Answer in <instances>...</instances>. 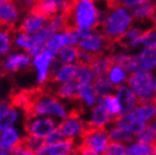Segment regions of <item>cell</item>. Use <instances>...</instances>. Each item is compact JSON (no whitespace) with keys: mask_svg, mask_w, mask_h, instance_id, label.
<instances>
[{"mask_svg":"<svg viewBox=\"0 0 156 155\" xmlns=\"http://www.w3.org/2000/svg\"><path fill=\"white\" fill-rule=\"evenodd\" d=\"M64 13L68 18V28L72 29H98L105 19V15L96 7L95 0H72L69 10Z\"/></svg>","mask_w":156,"mask_h":155,"instance_id":"cell-1","label":"cell"},{"mask_svg":"<svg viewBox=\"0 0 156 155\" xmlns=\"http://www.w3.org/2000/svg\"><path fill=\"white\" fill-rule=\"evenodd\" d=\"M70 112L71 111L68 110L64 101L58 98L54 93L39 92L33 96L28 114L48 116L60 122L69 115Z\"/></svg>","mask_w":156,"mask_h":155,"instance_id":"cell-2","label":"cell"},{"mask_svg":"<svg viewBox=\"0 0 156 155\" xmlns=\"http://www.w3.org/2000/svg\"><path fill=\"white\" fill-rule=\"evenodd\" d=\"M132 21V13L126 9V7H113L110 8V12L105 16V19L101 26V31L110 41L115 45L117 39L129 29Z\"/></svg>","mask_w":156,"mask_h":155,"instance_id":"cell-3","label":"cell"},{"mask_svg":"<svg viewBox=\"0 0 156 155\" xmlns=\"http://www.w3.org/2000/svg\"><path fill=\"white\" fill-rule=\"evenodd\" d=\"M57 61V53L48 48H44L31 59V69H32L36 82L40 87H44L52 79L54 63Z\"/></svg>","mask_w":156,"mask_h":155,"instance_id":"cell-4","label":"cell"},{"mask_svg":"<svg viewBox=\"0 0 156 155\" xmlns=\"http://www.w3.org/2000/svg\"><path fill=\"white\" fill-rule=\"evenodd\" d=\"M127 83L132 87L137 96V105L156 100V90L154 89L153 78L151 73L133 72L129 75Z\"/></svg>","mask_w":156,"mask_h":155,"instance_id":"cell-5","label":"cell"},{"mask_svg":"<svg viewBox=\"0 0 156 155\" xmlns=\"http://www.w3.org/2000/svg\"><path fill=\"white\" fill-rule=\"evenodd\" d=\"M87 124L82 119V110L73 109L69 115L59 122V128L66 140H71L79 143Z\"/></svg>","mask_w":156,"mask_h":155,"instance_id":"cell-6","label":"cell"},{"mask_svg":"<svg viewBox=\"0 0 156 155\" xmlns=\"http://www.w3.org/2000/svg\"><path fill=\"white\" fill-rule=\"evenodd\" d=\"M108 142H110V139H108V128L87 125L81 140L79 141L78 146L83 149H90L98 154L102 155Z\"/></svg>","mask_w":156,"mask_h":155,"instance_id":"cell-7","label":"cell"},{"mask_svg":"<svg viewBox=\"0 0 156 155\" xmlns=\"http://www.w3.org/2000/svg\"><path fill=\"white\" fill-rule=\"evenodd\" d=\"M58 124L57 120L52 117L28 114L24 122V132L26 135L45 140V137L57 128Z\"/></svg>","mask_w":156,"mask_h":155,"instance_id":"cell-8","label":"cell"},{"mask_svg":"<svg viewBox=\"0 0 156 155\" xmlns=\"http://www.w3.org/2000/svg\"><path fill=\"white\" fill-rule=\"evenodd\" d=\"M31 57L26 51L12 50L0 61V69L3 73L15 74L31 68Z\"/></svg>","mask_w":156,"mask_h":155,"instance_id":"cell-9","label":"cell"},{"mask_svg":"<svg viewBox=\"0 0 156 155\" xmlns=\"http://www.w3.org/2000/svg\"><path fill=\"white\" fill-rule=\"evenodd\" d=\"M114 45L106 38L102 31H99L96 29L91 36L80 40L78 43L79 49L100 56V54H104V52L110 51L112 49V45Z\"/></svg>","mask_w":156,"mask_h":155,"instance_id":"cell-10","label":"cell"},{"mask_svg":"<svg viewBox=\"0 0 156 155\" xmlns=\"http://www.w3.org/2000/svg\"><path fill=\"white\" fill-rule=\"evenodd\" d=\"M49 18H47L41 12L36 10L34 8H30V10L23 16L19 23V30L29 34H34L39 32L42 28L47 26Z\"/></svg>","mask_w":156,"mask_h":155,"instance_id":"cell-11","label":"cell"},{"mask_svg":"<svg viewBox=\"0 0 156 155\" xmlns=\"http://www.w3.org/2000/svg\"><path fill=\"white\" fill-rule=\"evenodd\" d=\"M23 111L12 104V102L0 100V131L8 126L17 125L22 119Z\"/></svg>","mask_w":156,"mask_h":155,"instance_id":"cell-12","label":"cell"},{"mask_svg":"<svg viewBox=\"0 0 156 155\" xmlns=\"http://www.w3.org/2000/svg\"><path fill=\"white\" fill-rule=\"evenodd\" d=\"M78 149V143L71 140H62L57 143H43L34 155H70Z\"/></svg>","mask_w":156,"mask_h":155,"instance_id":"cell-13","label":"cell"},{"mask_svg":"<svg viewBox=\"0 0 156 155\" xmlns=\"http://www.w3.org/2000/svg\"><path fill=\"white\" fill-rule=\"evenodd\" d=\"M26 132L22 131L18 125L8 126L6 128H2L0 131V145L5 146L6 149L13 150L19 146L21 143H23Z\"/></svg>","mask_w":156,"mask_h":155,"instance_id":"cell-14","label":"cell"},{"mask_svg":"<svg viewBox=\"0 0 156 155\" xmlns=\"http://www.w3.org/2000/svg\"><path fill=\"white\" fill-rule=\"evenodd\" d=\"M20 19V9L13 1H9L0 6V28L12 29Z\"/></svg>","mask_w":156,"mask_h":155,"instance_id":"cell-15","label":"cell"},{"mask_svg":"<svg viewBox=\"0 0 156 155\" xmlns=\"http://www.w3.org/2000/svg\"><path fill=\"white\" fill-rule=\"evenodd\" d=\"M76 71H78V63H75V64H63V63L59 62L57 59L53 67L51 81L54 84H61L75 80Z\"/></svg>","mask_w":156,"mask_h":155,"instance_id":"cell-16","label":"cell"},{"mask_svg":"<svg viewBox=\"0 0 156 155\" xmlns=\"http://www.w3.org/2000/svg\"><path fill=\"white\" fill-rule=\"evenodd\" d=\"M156 67V49L146 48L138 57H133L131 71L138 73Z\"/></svg>","mask_w":156,"mask_h":155,"instance_id":"cell-17","label":"cell"},{"mask_svg":"<svg viewBox=\"0 0 156 155\" xmlns=\"http://www.w3.org/2000/svg\"><path fill=\"white\" fill-rule=\"evenodd\" d=\"M117 98L121 103V114L122 116L129 114L135 105H137V98L127 85H117Z\"/></svg>","mask_w":156,"mask_h":155,"instance_id":"cell-18","label":"cell"},{"mask_svg":"<svg viewBox=\"0 0 156 155\" xmlns=\"http://www.w3.org/2000/svg\"><path fill=\"white\" fill-rule=\"evenodd\" d=\"M111 120L112 117L110 116L105 105L99 102L93 107H91L90 120L87 121V124L94 128H106V125L111 122Z\"/></svg>","mask_w":156,"mask_h":155,"instance_id":"cell-19","label":"cell"},{"mask_svg":"<svg viewBox=\"0 0 156 155\" xmlns=\"http://www.w3.org/2000/svg\"><path fill=\"white\" fill-rule=\"evenodd\" d=\"M79 83L75 80L69 81L66 83L55 84L53 93L64 102L78 101Z\"/></svg>","mask_w":156,"mask_h":155,"instance_id":"cell-20","label":"cell"},{"mask_svg":"<svg viewBox=\"0 0 156 155\" xmlns=\"http://www.w3.org/2000/svg\"><path fill=\"white\" fill-rule=\"evenodd\" d=\"M82 107H93L99 103V96L93 84H79L78 101Z\"/></svg>","mask_w":156,"mask_h":155,"instance_id":"cell-21","label":"cell"},{"mask_svg":"<svg viewBox=\"0 0 156 155\" xmlns=\"http://www.w3.org/2000/svg\"><path fill=\"white\" fill-rule=\"evenodd\" d=\"M99 102L105 105L106 110L108 111V113L112 115V120L111 122L113 124L120 121L122 119V114H121V103L119 98L113 94H106L104 96H101L99 98Z\"/></svg>","mask_w":156,"mask_h":155,"instance_id":"cell-22","label":"cell"},{"mask_svg":"<svg viewBox=\"0 0 156 155\" xmlns=\"http://www.w3.org/2000/svg\"><path fill=\"white\" fill-rule=\"evenodd\" d=\"M33 45H34V41H33L32 34L26 33L19 29L13 31V47L17 50L29 52Z\"/></svg>","mask_w":156,"mask_h":155,"instance_id":"cell-23","label":"cell"},{"mask_svg":"<svg viewBox=\"0 0 156 155\" xmlns=\"http://www.w3.org/2000/svg\"><path fill=\"white\" fill-rule=\"evenodd\" d=\"M13 32L8 28H0V61L13 50Z\"/></svg>","mask_w":156,"mask_h":155,"instance_id":"cell-24","label":"cell"},{"mask_svg":"<svg viewBox=\"0 0 156 155\" xmlns=\"http://www.w3.org/2000/svg\"><path fill=\"white\" fill-rule=\"evenodd\" d=\"M80 49L78 45H68L57 53V59L63 64H75L79 61Z\"/></svg>","mask_w":156,"mask_h":155,"instance_id":"cell-25","label":"cell"},{"mask_svg":"<svg viewBox=\"0 0 156 155\" xmlns=\"http://www.w3.org/2000/svg\"><path fill=\"white\" fill-rule=\"evenodd\" d=\"M136 137V134H134L132 131H129L127 128H113L111 130H108V139L110 141H123V142H129V143H132L134 142Z\"/></svg>","mask_w":156,"mask_h":155,"instance_id":"cell-26","label":"cell"},{"mask_svg":"<svg viewBox=\"0 0 156 155\" xmlns=\"http://www.w3.org/2000/svg\"><path fill=\"white\" fill-rule=\"evenodd\" d=\"M141 45H145L146 48L156 49V27L144 31L137 39L133 41L132 47H137Z\"/></svg>","mask_w":156,"mask_h":155,"instance_id":"cell-27","label":"cell"},{"mask_svg":"<svg viewBox=\"0 0 156 155\" xmlns=\"http://www.w3.org/2000/svg\"><path fill=\"white\" fill-rule=\"evenodd\" d=\"M93 87L98 96L101 98V96H104L106 94H111V92L114 90L115 85L112 83L108 75H105V77L95 78V80L93 82Z\"/></svg>","mask_w":156,"mask_h":155,"instance_id":"cell-28","label":"cell"},{"mask_svg":"<svg viewBox=\"0 0 156 155\" xmlns=\"http://www.w3.org/2000/svg\"><path fill=\"white\" fill-rule=\"evenodd\" d=\"M154 8H155V3H153L152 1H147V2L135 6L131 13H132L133 19L135 20H143L146 18L151 19L154 12Z\"/></svg>","mask_w":156,"mask_h":155,"instance_id":"cell-29","label":"cell"},{"mask_svg":"<svg viewBox=\"0 0 156 155\" xmlns=\"http://www.w3.org/2000/svg\"><path fill=\"white\" fill-rule=\"evenodd\" d=\"M33 96H34L33 93L28 92V91H21V92H18L16 96H12L11 102L12 104L21 109L22 111H29L31 103H32Z\"/></svg>","mask_w":156,"mask_h":155,"instance_id":"cell-30","label":"cell"},{"mask_svg":"<svg viewBox=\"0 0 156 155\" xmlns=\"http://www.w3.org/2000/svg\"><path fill=\"white\" fill-rule=\"evenodd\" d=\"M95 80L92 69L87 64H78V71L75 75V81L79 84H93Z\"/></svg>","mask_w":156,"mask_h":155,"instance_id":"cell-31","label":"cell"},{"mask_svg":"<svg viewBox=\"0 0 156 155\" xmlns=\"http://www.w3.org/2000/svg\"><path fill=\"white\" fill-rule=\"evenodd\" d=\"M55 33H57V31L52 28V26L49 23V21H48V23H47V26H45L44 28H42L39 32H37V33H34V34H32L34 45H45V43L48 42L49 39L51 38L53 34H55Z\"/></svg>","mask_w":156,"mask_h":155,"instance_id":"cell-32","label":"cell"},{"mask_svg":"<svg viewBox=\"0 0 156 155\" xmlns=\"http://www.w3.org/2000/svg\"><path fill=\"white\" fill-rule=\"evenodd\" d=\"M102 155H127L125 145L117 141H110Z\"/></svg>","mask_w":156,"mask_h":155,"instance_id":"cell-33","label":"cell"},{"mask_svg":"<svg viewBox=\"0 0 156 155\" xmlns=\"http://www.w3.org/2000/svg\"><path fill=\"white\" fill-rule=\"evenodd\" d=\"M127 155H152V145L138 142L127 147Z\"/></svg>","mask_w":156,"mask_h":155,"instance_id":"cell-34","label":"cell"},{"mask_svg":"<svg viewBox=\"0 0 156 155\" xmlns=\"http://www.w3.org/2000/svg\"><path fill=\"white\" fill-rule=\"evenodd\" d=\"M108 79L111 80V82L114 85H119L120 83H122L124 80H125L126 78V73L125 71H124L123 69L121 68V67L116 66V67H113V68L111 69V71L108 72Z\"/></svg>","mask_w":156,"mask_h":155,"instance_id":"cell-35","label":"cell"},{"mask_svg":"<svg viewBox=\"0 0 156 155\" xmlns=\"http://www.w3.org/2000/svg\"><path fill=\"white\" fill-rule=\"evenodd\" d=\"M137 139L140 142H143V143H147V144H153L154 143V130L151 125V123L146 124V126L144 128V130L138 133Z\"/></svg>","mask_w":156,"mask_h":155,"instance_id":"cell-36","label":"cell"},{"mask_svg":"<svg viewBox=\"0 0 156 155\" xmlns=\"http://www.w3.org/2000/svg\"><path fill=\"white\" fill-rule=\"evenodd\" d=\"M132 62H133L132 56H127V54H120V56H116V63H115V64L121 67L125 72L131 71Z\"/></svg>","mask_w":156,"mask_h":155,"instance_id":"cell-37","label":"cell"},{"mask_svg":"<svg viewBox=\"0 0 156 155\" xmlns=\"http://www.w3.org/2000/svg\"><path fill=\"white\" fill-rule=\"evenodd\" d=\"M23 143L36 153L38 150L42 146V144L44 143V140H41V139H38V137H33V136H29V135H26L24 137Z\"/></svg>","mask_w":156,"mask_h":155,"instance_id":"cell-38","label":"cell"},{"mask_svg":"<svg viewBox=\"0 0 156 155\" xmlns=\"http://www.w3.org/2000/svg\"><path fill=\"white\" fill-rule=\"evenodd\" d=\"M62 140H66V139L63 136L62 132H61L60 128H59V124H58L57 128H54L53 131L45 137L44 142L45 143H57V142H60Z\"/></svg>","mask_w":156,"mask_h":155,"instance_id":"cell-39","label":"cell"},{"mask_svg":"<svg viewBox=\"0 0 156 155\" xmlns=\"http://www.w3.org/2000/svg\"><path fill=\"white\" fill-rule=\"evenodd\" d=\"M147 1H151V0H115V2L113 3V7H116V6H123V7H135L137 5H141V3H144V2H147ZM110 9V8H108Z\"/></svg>","mask_w":156,"mask_h":155,"instance_id":"cell-40","label":"cell"},{"mask_svg":"<svg viewBox=\"0 0 156 155\" xmlns=\"http://www.w3.org/2000/svg\"><path fill=\"white\" fill-rule=\"evenodd\" d=\"M13 155H34V152L24 143H21L13 150Z\"/></svg>","mask_w":156,"mask_h":155,"instance_id":"cell-41","label":"cell"},{"mask_svg":"<svg viewBox=\"0 0 156 155\" xmlns=\"http://www.w3.org/2000/svg\"><path fill=\"white\" fill-rule=\"evenodd\" d=\"M44 48H45V45H34L32 47V49H31L28 53L30 54L31 57H34V56H37V54H39Z\"/></svg>","mask_w":156,"mask_h":155,"instance_id":"cell-42","label":"cell"},{"mask_svg":"<svg viewBox=\"0 0 156 155\" xmlns=\"http://www.w3.org/2000/svg\"><path fill=\"white\" fill-rule=\"evenodd\" d=\"M0 155H13V152L11 150L6 149L5 146L0 145Z\"/></svg>","mask_w":156,"mask_h":155,"instance_id":"cell-43","label":"cell"},{"mask_svg":"<svg viewBox=\"0 0 156 155\" xmlns=\"http://www.w3.org/2000/svg\"><path fill=\"white\" fill-rule=\"evenodd\" d=\"M20 1V3H22L23 6H30L32 7L34 3L38 1V0H19Z\"/></svg>","mask_w":156,"mask_h":155,"instance_id":"cell-44","label":"cell"},{"mask_svg":"<svg viewBox=\"0 0 156 155\" xmlns=\"http://www.w3.org/2000/svg\"><path fill=\"white\" fill-rule=\"evenodd\" d=\"M151 125H152V128H153V130H154V143L153 144H156V115H155V117L152 120Z\"/></svg>","mask_w":156,"mask_h":155,"instance_id":"cell-45","label":"cell"},{"mask_svg":"<svg viewBox=\"0 0 156 155\" xmlns=\"http://www.w3.org/2000/svg\"><path fill=\"white\" fill-rule=\"evenodd\" d=\"M151 20H152V22L155 24V27H156V5H155V8H154L153 15H152V17H151Z\"/></svg>","mask_w":156,"mask_h":155,"instance_id":"cell-46","label":"cell"},{"mask_svg":"<svg viewBox=\"0 0 156 155\" xmlns=\"http://www.w3.org/2000/svg\"><path fill=\"white\" fill-rule=\"evenodd\" d=\"M104 1H106V2H108V8H111V7L113 6V3L115 2V0H104Z\"/></svg>","mask_w":156,"mask_h":155,"instance_id":"cell-47","label":"cell"},{"mask_svg":"<svg viewBox=\"0 0 156 155\" xmlns=\"http://www.w3.org/2000/svg\"><path fill=\"white\" fill-rule=\"evenodd\" d=\"M9 1H13V0H0V6L3 5V3H6V2H9Z\"/></svg>","mask_w":156,"mask_h":155,"instance_id":"cell-48","label":"cell"},{"mask_svg":"<svg viewBox=\"0 0 156 155\" xmlns=\"http://www.w3.org/2000/svg\"><path fill=\"white\" fill-rule=\"evenodd\" d=\"M70 155H80V153H79L78 149H76V150H75V151H74V152H72Z\"/></svg>","mask_w":156,"mask_h":155,"instance_id":"cell-49","label":"cell"},{"mask_svg":"<svg viewBox=\"0 0 156 155\" xmlns=\"http://www.w3.org/2000/svg\"><path fill=\"white\" fill-rule=\"evenodd\" d=\"M154 89L156 90V79H155V81H154Z\"/></svg>","mask_w":156,"mask_h":155,"instance_id":"cell-50","label":"cell"}]
</instances>
